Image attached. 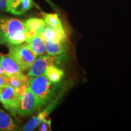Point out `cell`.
Masks as SVG:
<instances>
[{
    "mask_svg": "<svg viewBox=\"0 0 131 131\" xmlns=\"http://www.w3.org/2000/svg\"><path fill=\"white\" fill-rule=\"evenodd\" d=\"M66 55H61L51 56V55H40L30 67L28 72V76L34 77L45 75L47 68L50 66L60 64L65 60Z\"/></svg>",
    "mask_w": 131,
    "mask_h": 131,
    "instance_id": "277c9868",
    "label": "cell"
},
{
    "mask_svg": "<svg viewBox=\"0 0 131 131\" xmlns=\"http://www.w3.org/2000/svg\"><path fill=\"white\" fill-rule=\"evenodd\" d=\"M26 45L34 53L38 55H41L46 51L45 42L40 36L36 35L30 38L26 39Z\"/></svg>",
    "mask_w": 131,
    "mask_h": 131,
    "instance_id": "7c38bea8",
    "label": "cell"
},
{
    "mask_svg": "<svg viewBox=\"0 0 131 131\" xmlns=\"http://www.w3.org/2000/svg\"><path fill=\"white\" fill-rule=\"evenodd\" d=\"M46 52L51 56L61 55L66 50L65 41H45Z\"/></svg>",
    "mask_w": 131,
    "mask_h": 131,
    "instance_id": "4fadbf2b",
    "label": "cell"
},
{
    "mask_svg": "<svg viewBox=\"0 0 131 131\" xmlns=\"http://www.w3.org/2000/svg\"><path fill=\"white\" fill-rule=\"evenodd\" d=\"M0 64L4 69L6 76H22L24 75L19 66L9 55H3L0 57Z\"/></svg>",
    "mask_w": 131,
    "mask_h": 131,
    "instance_id": "9c48e42d",
    "label": "cell"
},
{
    "mask_svg": "<svg viewBox=\"0 0 131 131\" xmlns=\"http://www.w3.org/2000/svg\"><path fill=\"white\" fill-rule=\"evenodd\" d=\"M0 11L7 12V0H0Z\"/></svg>",
    "mask_w": 131,
    "mask_h": 131,
    "instance_id": "ac0fdd59",
    "label": "cell"
},
{
    "mask_svg": "<svg viewBox=\"0 0 131 131\" xmlns=\"http://www.w3.org/2000/svg\"><path fill=\"white\" fill-rule=\"evenodd\" d=\"M64 94V91L60 92L58 94V95L55 96V98L49 103V104L47 106L44 111L39 113L37 116H34L31 118L28 122L26 123L24 126L23 127L22 130L24 131H32L35 130L40 124L46 119V118L48 117L49 115L51 113L54 108L58 104L59 100L61 99L62 96Z\"/></svg>",
    "mask_w": 131,
    "mask_h": 131,
    "instance_id": "8992f818",
    "label": "cell"
},
{
    "mask_svg": "<svg viewBox=\"0 0 131 131\" xmlns=\"http://www.w3.org/2000/svg\"><path fill=\"white\" fill-rule=\"evenodd\" d=\"M7 85V76L0 75V86Z\"/></svg>",
    "mask_w": 131,
    "mask_h": 131,
    "instance_id": "d6986e66",
    "label": "cell"
},
{
    "mask_svg": "<svg viewBox=\"0 0 131 131\" xmlns=\"http://www.w3.org/2000/svg\"><path fill=\"white\" fill-rule=\"evenodd\" d=\"M37 108H38V106L37 98L28 88L26 92L19 98L18 114L21 116L30 115L37 110Z\"/></svg>",
    "mask_w": 131,
    "mask_h": 131,
    "instance_id": "52a82bcc",
    "label": "cell"
},
{
    "mask_svg": "<svg viewBox=\"0 0 131 131\" xmlns=\"http://www.w3.org/2000/svg\"><path fill=\"white\" fill-rule=\"evenodd\" d=\"M64 72L63 70L60 69L57 66H50L47 68L45 75L49 81L53 83H58L64 77Z\"/></svg>",
    "mask_w": 131,
    "mask_h": 131,
    "instance_id": "9a60e30c",
    "label": "cell"
},
{
    "mask_svg": "<svg viewBox=\"0 0 131 131\" xmlns=\"http://www.w3.org/2000/svg\"><path fill=\"white\" fill-rule=\"evenodd\" d=\"M18 127L10 116L0 109V131H15Z\"/></svg>",
    "mask_w": 131,
    "mask_h": 131,
    "instance_id": "5bb4252c",
    "label": "cell"
},
{
    "mask_svg": "<svg viewBox=\"0 0 131 131\" xmlns=\"http://www.w3.org/2000/svg\"><path fill=\"white\" fill-rule=\"evenodd\" d=\"M26 39L30 38L36 35L40 36L45 30L46 23L42 19L30 18L23 21Z\"/></svg>",
    "mask_w": 131,
    "mask_h": 131,
    "instance_id": "ba28073f",
    "label": "cell"
},
{
    "mask_svg": "<svg viewBox=\"0 0 131 131\" xmlns=\"http://www.w3.org/2000/svg\"><path fill=\"white\" fill-rule=\"evenodd\" d=\"M26 40L23 21L0 16V44L10 47L23 43Z\"/></svg>",
    "mask_w": 131,
    "mask_h": 131,
    "instance_id": "6da1fadb",
    "label": "cell"
},
{
    "mask_svg": "<svg viewBox=\"0 0 131 131\" xmlns=\"http://www.w3.org/2000/svg\"><path fill=\"white\" fill-rule=\"evenodd\" d=\"M0 75H4V76H6V73H5L4 69H3V67L1 66V64H0Z\"/></svg>",
    "mask_w": 131,
    "mask_h": 131,
    "instance_id": "44dd1931",
    "label": "cell"
},
{
    "mask_svg": "<svg viewBox=\"0 0 131 131\" xmlns=\"http://www.w3.org/2000/svg\"><path fill=\"white\" fill-rule=\"evenodd\" d=\"M45 1H46V2L48 3V4L50 5V6H51V7L53 8V9H56V6H55V5L52 2V1H50V0H45Z\"/></svg>",
    "mask_w": 131,
    "mask_h": 131,
    "instance_id": "ffe728a7",
    "label": "cell"
},
{
    "mask_svg": "<svg viewBox=\"0 0 131 131\" xmlns=\"http://www.w3.org/2000/svg\"><path fill=\"white\" fill-rule=\"evenodd\" d=\"M58 85L49 81L45 75H40L29 80L28 88L37 98L38 107H41L49 104L55 98Z\"/></svg>",
    "mask_w": 131,
    "mask_h": 131,
    "instance_id": "7a4b0ae2",
    "label": "cell"
},
{
    "mask_svg": "<svg viewBox=\"0 0 131 131\" xmlns=\"http://www.w3.org/2000/svg\"><path fill=\"white\" fill-rule=\"evenodd\" d=\"M9 55L16 62L23 70L30 69L37 57V54L26 44L23 43L10 46Z\"/></svg>",
    "mask_w": 131,
    "mask_h": 131,
    "instance_id": "3957f363",
    "label": "cell"
},
{
    "mask_svg": "<svg viewBox=\"0 0 131 131\" xmlns=\"http://www.w3.org/2000/svg\"><path fill=\"white\" fill-rule=\"evenodd\" d=\"M7 84L12 87L14 89H16L23 85H27L29 86V80L24 75L22 76L7 77Z\"/></svg>",
    "mask_w": 131,
    "mask_h": 131,
    "instance_id": "e0dca14e",
    "label": "cell"
},
{
    "mask_svg": "<svg viewBox=\"0 0 131 131\" xmlns=\"http://www.w3.org/2000/svg\"><path fill=\"white\" fill-rule=\"evenodd\" d=\"M33 6V0H7V12L21 15L30 10Z\"/></svg>",
    "mask_w": 131,
    "mask_h": 131,
    "instance_id": "30bf717a",
    "label": "cell"
},
{
    "mask_svg": "<svg viewBox=\"0 0 131 131\" xmlns=\"http://www.w3.org/2000/svg\"><path fill=\"white\" fill-rule=\"evenodd\" d=\"M41 38L44 41H65L66 35L64 30H59L46 24L45 30L41 35Z\"/></svg>",
    "mask_w": 131,
    "mask_h": 131,
    "instance_id": "8fae6325",
    "label": "cell"
},
{
    "mask_svg": "<svg viewBox=\"0 0 131 131\" xmlns=\"http://www.w3.org/2000/svg\"><path fill=\"white\" fill-rule=\"evenodd\" d=\"M19 96L12 87L9 85L0 86V103L6 110L16 116Z\"/></svg>",
    "mask_w": 131,
    "mask_h": 131,
    "instance_id": "5b68a950",
    "label": "cell"
},
{
    "mask_svg": "<svg viewBox=\"0 0 131 131\" xmlns=\"http://www.w3.org/2000/svg\"><path fill=\"white\" fill-rule=\"evenodd\" d=\"M42 15L44 18V20L47 25L51 26L53 28L63 30L64 29L62 26L58 14H47V13L42 12Z\"/></svg>",
    "mask_w": 131,
    "mask_h": 131,
    "instance_id": "2e32d148",
    "label": "cell"
}]
</instances>
